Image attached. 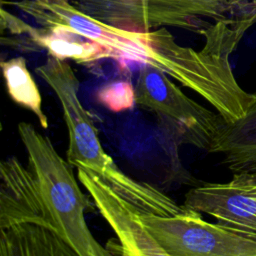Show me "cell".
Masks as SVG:
<instances>
[{"instance_id": "6da1fadb", "label": "cell", "mask_w": 256, "mask_h": 256, "mask_svg": "<svg viewBox=\"0 0 256 256\" xmlns=\"http://www.w3.org/2000/svg\"><path fill=\"white\" fill-rule=\"evenodd\" d=\"M256 15L216 21L203 29L201 49L181 45L166 27L135 31L114 27L83 13L68 0H44L37 11L41 26H62L103 47L122 70L139 64L156 68L206 100L227 123L243 118L254 93L236 80L230 57Z\"/></svg>"}, {"instance_id": "7a4b0ae2", "label": "cell", "mask_w": 256, "mask_h": 256, "mask_svg": "<svg viewBox=\"0 0 256 256\" xmlns=\"http://www.w3.org/2000/svg\"><path fill=\"white\" fill-rule=\"evenodd\" d=\"M27 165L16 157L0 166V229L22 223L42 225L78 256H114L92 234L85 210L93 201L81 190L72 166L32 124L17 126Z\"/></svg>"}, {"instance_id": "3957f363", "label": "cell", "mask_w": 256, "mask_h": 256, "mask_svg": "<svg viewBox=\"0 0 256 256\" xmlns=\"http://www.w3.org/2000/svg\"><path fill=\"white\" fill-rule=\"evenodd\" d=\"M35 72L53 90L60 103L68 131L66 160L72 167L97 176L143 214L172 216L186 210L153 185L130 177L107 154L92 116L79 99L80 82L67 60L48 55Z\"/></svg>"}, {"instance_id": "277c9868", "label": "cell", "mask_w": 256, "mask_h": 256, "mask_svg": "<svg viewBox=\"0 0 256 256\" xmlns=\"http://www.w3.org/2000/svg\"><path fill=\"white\" fill-rule=\"evenodd\" d=\"M135 90L136 104L156 115L161 130L177 146L208 151L226 122L219 113L188 97L156 68L141 66Z\"/></svg>"}, {"instance_id": "5b68a950", "label": "cell", "mask_w": 256, "mask_h": 256, "mask_svg": "<svg viewBox=\"0 0 256 256\" xmlns=\"http://www.w3.org/2000/svg\"><path fill=\"white\" fill-rule=\"evenodd\" d=\"M77 9L114 27L149 31L174 27L200 33L211 23L229 19L237 0H68Z\"/></svg>"}, {"instance_id": "8992f818", "label": "cell", "mask_w": 256, "mask_h": 256, "mask_svg": "<svg viewBox=\"0 0 256 256\" xmlns=\"http://www.w3.org/2000/svg\"><path fill=\"white\" fill-rule=\"evenodd\" d=\"M140 219L171 256H256V238L207 222L193 210L172 216L140 213Z\"/></svg>"}, {"instance_id": "52a82bcc", "label": "cell", "mask_w": 256, "mask_h": 256, "mask_svg": "<svg viewBox=\"0 0 256 256\" xmlns=\"http://www.w3.org/2000/svg\"><path fill=\"white\" fill-rule=\"evenodd\" d=\"M77 178L115 234L108 249L114 256H171L140 219V211L97 176L78 168Z\"/></svg>"}, {"instance_id": "ba28073f", "label": "cell", "mask_w": 256, "mask_h": 256, "mask_svg": "<svg viewBox=\"0 0 256 256\" xmlns=\"http://www.w3.org/2000/svg\"><path fill=\"white\" fill-rule=\"evenodd\" d=\"M183 207L207 214L230 230L256 238V189L237 174L226 183H204L191 188Z\"/></svg>"}, {"instance_id": "9c48e42d", "label": "cell", "mask_w": 256, "mask_h": 256, "mask_svg": "<svg viewBox=\"0 0 256 256\" xmlns=\"http://www.w3.org/2000/svg\"><path fill=\"white\" fill-rule=\"evenodd\" d=\"M1 45L24 53L47 51L49 56L61 60H73L77 64L95 65L110 59L109 53L99 44L62 26L34 27L27 33L1 35Z\"/></svg>"}, {"instance_id": "30bf717a", "label": "cell", "mask_w": 256, "mask_h": 256, "mask_svg": "<svg viewBox=\"0 0 256 256\" xmlns=\"http://www.w3.org/2000/svg\"><path fill=\"white\" fill-rule=\"evenodd\" d=\"M246 115L234 123L225 122L208 152L223 155V162L234 173L256 163V91Z\"/></svg>"}, {"instance_id": "8fae6325", "label": "cell", "mask_w": 256, "mask_h": 256, "mask_svg": "<svg viewBox=\"0 0 256 256\" xmlns=\"http://www.w3.org/2000/svg\"><path fill=\"white\" fill-rule=\"evenodd\" d=\"M0 256H78L50 229L22 223L0 229Z\"/></svg>"}, {"instance_id": "7c38bea8", "label": "cell", "mask_w": 256, "mask_h": 256, "mask_svg": "<svg viewBox=\"0 0 256 256\" xmlns=\"http://www.w3.org/2000/svg\"><path fill=\"white\" fill-rule=\"evenodd\" d=\"M2 74L9 97L19 106L29 110L37 118L40 126L47 129L48 117L43 111L39 88L27 68L24 57H14L1 61Z\"/></svg>"}, {"instance_id": "4fadbf2b", "label": "cell", "mask_w": 256, "mask_h": 256, "mask_svg": "<svg viewBox=\"0 0 256 256\" xmlns=\"http://www.w3.org/2000/svg\"><path fill=\"white\" fill-rule=\"evenodd\" d=\"M95 98L109 111L119 113L134 108L136 90L130 80H114L102 85L96 91Z\"/></svg>"}, {"instance_id": "5bb4252c", "label": "cell", "mask_w": 256, "mask_h": 256, "mask_svg": "<svg viewBox=\"0 0 256 256\" xmlns=\"http://www.w3.org/2000/svg\"><path fill=\"white\" fill-rule=\"evenodd\" d=\"M234 174L239 175L245 182H247L254 189H256V164Z\"/></svg>"}, {"instance_id": "9a60e30c", "label": "cell", "mask_w": 256, "mask_h": 256, "mask_svg": "<svg viewBox=\"0 0 256 256\" xmlns=\"http://www.w3.org/2000/svg\"><path fill=\"white\" fill-rule=\"evenodd\" d=\"M254 164H256V163H254ZM254 164H253V165H254ZM251 166H252V165H251ZM246 169H247V168H246Z\"/></svg>"}]
</instances>
